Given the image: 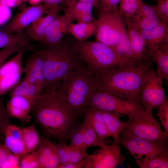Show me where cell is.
Listing matches in <instances>:
<instances>
[{"instance_id":"cell-21","label":"cell","mask_w":168,"mask_h":168,"mask_svg":"<svg viewBox=\"0 0 168 168\" xmlns=\"http://www.w3.org/2000/svg\"><path fill=\"white\" fill-rule=\"evenodd\" d=\"M54 144L58 159V166L68 163L80 162L86 159L88 155L86 147L68 145L62 141Z\"/></svg>"},{"instance_id":"cell-29","label":"cell","mask_w":168,"mask_h":168,"mask_svg":"<svg viewBox=\"0 0 168 168\" xmlns=\"http://www.w3.org/2000/svg\"><path fill=\"white\" fill-rule=\"evenodd\" d=\"M24 141L27 153L35 152L40 142V138L34 124L21 128Z\"/></svg>"},{"instance_id":"cell-27","label":"cell","mask_w":168,"mask_h":168,"mask_svg":"<svg viewBox=\"0 0 168 168\" xmlns=\"http://www.w3.org/2000/svg\"><path fill=\"white\" fill-rule=\"evenodd\" d=\"M97 24V20L87 22L72 23L69 27L68 33L77 40H85L94 34Z\"/></svg>"},{"instance_id":"cell-48","label":"cell","mask_w":168,"mask_h":168,"mask_svg":"<svg viewBox=\"0 0 168 168\" xmlns=\"http://www.w3.org/2000/svg\"><path fill=\"white\" fill-rule=\"evenodd\" d=\"M0 4L6 5L10 8L20 5L16 0H0Z\"/></svg>"},{"instance_id":"cell-41","label":"cell","mask_w":168,"mask_h":168,"mask_svg":"<svg viewBox=\"0 0 168 168\" xmlns=\"http://www.w3.org/2000/svg\"><path fill=\"white\" fill-rule=\"evenodd\" d=\"M39 168L38 159L34 152L28 153L21 159L19 168Z\"/></svg>"},{"instance_id":"cell-8","label":"cell","mask_w":168,"mask_h":168,"mask_svg":"<svg viewBox=\"0 0 168 168\" xmlns=\"http://www.w3.org/2000/svg\"><path fill=\"white\" fill-rule=\"evenodd\" d=\"M85 108L120 113L128 116L131 120L144 110L139 104L121 98L109 93L96 91L90 97Z\"/></svg>"},{"instance_id":"cell-40","label":"cell","mask_w":168,"mask_h":168,"mask_svg":"<svg viewBox=\"0 0 168 168\" xmlns=\"http://www.w3.org/2000/svg\"><path fill=\"white\" fill-rule=\"evenodd\" d=\"M157 115L160 120L164 132L168 136V101L166 100L157 109Z\"/></svg>"},{"instance_id":"cell-20","label":"cell","mask_w":168,"mask_h":168,"mask_svg":"<svg viewBox=\"0 0 168 168\" xmlns=\"http://www.w3.org/2000/svg\"><path fill=\"white\" fill-rule=\"evenodd\" d=\"M34 102L33 100L25 96H10L6 107L11 117L24 121L29 117Z\"/></svg>"},{"instance_id":"cell-43","label":"cell","mask_w":168,"mask_h":168,"mask_svg":"<svg viewBox=\"0 0 168 168\" xmlns=\"http://www.w3.org/2000/svg\"><path fill=\"white\" fill-rule=\"evenodd\" d=\"M12 15L10 7L0 4V27L3 26L10 19Z\"/></svg>"},{"instance_id":"cell-17","label":"cell","mask_w":168,"mask_h":168,"mask_svg":"<svg viewBox=\"0 0 168 168\" xmlns=\"http://www.w3.org/2000/svg\"><path fill=\"white\" fill-rule=\"evenodd\" d=\"M63 8L62 5L53 7L49 10L45 16H43L32 23L25 29L24 32L31 39L40 41Z\"/></svg>"},{"instance_id":"cell-42","label":"cell","mask_w":168,"mask_h":168,"mask_svg":"<svg viewBox=\"0 0 168 168\" xmlns=\"http://www.w3.org/2000/svg\"><path fill=\"white\" fill-rule=\"evenodd\" d=\"M24 48L17 45H13L5 47L0 50V68L5 61L11 55L21 51H26Z\"/></svg>"},{"instance_id":"cell-35","label":"cell","mask_w":168,"mask_h":168,"mask_svg":"<svg viewBox=\"0 0 168 168\" xmlns=\"http://www.w3.org/2000/svg\"><path fill=\"white\" fill-rule=\"evenodd\" d=\"M141 0H120L119 10L124 19L130 18L137 12Z\"/></svg>"},{"instance_id":"cell-45","label":"cell","mask_w":168,"mask_h":168,"mask_svg":"<svg viewBox=\"0 0 168 168\" xmlns=\"http://www.w3.org/2000/svg\"><path fill=\"white\" fill-rule=\"evenodd\" d=\"M120 0H100L99 8L104 10H110L118 8Z\"/></svg>"},{"instance_id":"cell-22","label":"cell","mask_w":168,"mask_h":168,"mask_svg":"<svg viewBox=\"0 0 168 168\" xmlns=\"http://www.w3.org/2000/svg\"><path fill=\"white\" fill-rule=\"evenodd\" d=\"M146 46L152 53L168 40L167 25L161 23L156 26L147 30H139Z\"/></svg>"},{"instance_id":"cell-15","label":"cell","mask_w":168,"mask_h":168,"mask_svg":"<svg viewBox=\"0 0 168 168\" xmlns=\"http://www.w3.org/2000/svg\"><path fill=\"white\" fill-rule=\"evenodd\" d=\"M74 20L68 12L58 16L53 22L44 36L40 41L45 47H51L59 43L68 33L69 27Z\"/></svg>"},{"instance_id":"cell-11","label":"cell","mask_w":168,"mask_h":168,"mask_svg":"<svg viewBox=\"0 0 168 168\" xmlns=\"http://www.w3.org/2000/svg\"><path fill=\"white\" fill-rule=\"evenodd\" d=\"M54 6L43 4L24 7L17 12L10 22L0 27V29L9 34L21 33L24 29L44 14H46Z\"/></svg>"},{"instance_id":"cell-33","label":"cell","mask_w":168,"mask_h":168,"mask_svg":"<svg viewBox=\"0 0 168 168\" xmlns=\"http://www.w3.org/2000/svg\"><path fill=\"white\" fill-rule=\"evenodd\" d=\"M113 50L117 57L120 60H135L132 53L127 31L124 34L119 43Z\"/></svg>"},{"instance_id":"cell-49","label":"cell","mask_w":168,"mask_h":168,"mask_svg":"<svg viewBox=\"0 0 168 168\" xmlns=\"http://www.w3.org/2000/svg\"><path fill=\"white\" fill-rule=\"evenodd\" d=\"M77 1H80L86 3L92 4L94 7H99V2L97 0H76Z\"/></svg>"},{"instance_id":"cell-53","label":"cell","mask_w":168,"mask_h":168,"mask_svg":"<svg viewBox=\"0 0 168 168\" xmlns=\"http://www.w3.org/2000/svg\"><path fill=\"white\" fill-rule=\"evenodd\" d=\"M1 96H0V98H1Z\"/></svg>"},{"instance_id":"cell-44","label":"cell","mask_w":168,"mask_h":168,"mask_svg":"<svg viewBox=\"0 0 168 168\" xmlns=\"http://www.w3.org/2000/svg\"><path fill=\"white\" fill-rule=\"evenodd\" d=\"M160 13V19L161 23L168 24V0H164L162 2L157 4Z\"/></svg>"},{"instance_id":"cell-5","label":"cell","mask_w":168,"mask_h":168,"mask_svg":"<svg viewBox=\"0 0 168 168\" xmlns=\"http://www.w3.org/2000/svg\"><path fill=\"white\" fill-rule=\"evenodd\" d=\"M74 45L81 58L93 74L129 61L120 59L111 48L97 41L75 39Z\"/></svg>"},{"instance_id":"cell-1","label":"cell","mask_w":168,"mask_h":168,"mask_svg":"<svg viewBox=\"0 0 168 168\" xmlns=\"http://www.w3.org/2000/svg\"><path fill=\"white\" fill-rule=\"evenodd\" d=\"M30 113L47 138L66 143L70 134L80 124V115L55 89L43 92L35 101Z\"/></svg>"},{"instance_id":"cell-14","label":"cell","mask_w":168,"mask_h":168,"mask_svg":"<svg viewBox=\"0 0 168 168\" xmlns=\"http://www.w3.org/2000/svg\"><path fill=\"white\" fill-rule=\"evenodd\" d=\"M23 72L24 78L35 85L42 93L45 80L44 74V61L40 51L35 52L26 59Z\"/></svg>"},{"instance_id":"cell-38","label":"cell","mask_w":168,"mask_h":168,"mask_svg":"<svg viewBox=\"0 0 168 168\" xmlns=\"http://www.w3.org/2000/svg\"><path fill=\"white\" fill-rule=\"evenodd\" d=\"M135 14L141 17L156 16L160 19V13L158 7L148 4L142 0H141L139 8Z\"/></svg>"},{"instance_id":"cell-13","label":"cell","mask_w":168,"mask_h":168,"mask_svg":"<svg viewBox=\"0 0 168 168\" xmlns=\"http://www.w3.org/2000/svg\"><path fill=\"white\" fill-rule=\"evenodd\" d=\"M25 52L20 51L0 68V96H3L20 82L23 72V57Z\"/></svg>"},{"instance_id":"cell-19","label":"cell","mask_w":168,"mask_h":168,"mask_svg":"<svg viewBox=\"0 0 168 168\" xmlns=\"http://www.w3.org/2000/svg\"><path fill=\"white\" fill-rule=\"evenodd\" d=\"M4 135V145L12 153L21 158L28 153L21 128L14 124H10L5 128Z\"/></svg>"},{"instance_id":"cell-50","label":"cell","mask_w":168,"mask_h":168,"mask_svg":"<svg viewBox=\"0 0 168 168\" xmlns=\"http://www.w3.org/2000/svg\"><path fill=\"white\" fill-rule=\"evenodd\" d=\"M25 1H28L29 2L33 5H38L41 2V0H24Z\"/></svg>"},{"instance_id":"cell-34","label":"cell","mask_w":168,"mask_h":168,"mask_svg":"<svg viewBox=\"0 0 168 168\" xmlns=\"http://www.w3.org/2000/svg\"><path fill=\"white\" fill-rule=\"evenodd\" d=\"M128 18L133 26L139 30H149L161 23L160 18L156 16L141 17L135 14Z\"/></svg>"},{"instance_id":"cell-25","label":"cell","mask_w":168,"mask_h":168,"mask_svg":"<svg viewBox=\"0 0 168 168\" xmlns=\"http://www.w3.org/2000/svg\"><path fill=\"white\" fill-rule=\"evenodd\" d=\"M81 114L88 120L102 140L103 141L104 138L110 136L107 129L100 110L96 108H85L82 110Z\"/></svg>"},{"instance_id":"cell-52","label":"cell","mask_w":168,"mask_h":168,"mask_svg":"<svg viewBox=\"0 0 168 168\" xmlns=\"http://www.w3.org/2000/svg\"><path fill=\"white\" fill-rule=\"evenodd\" d=\"M97 0L98 2H99V1H100V0Z\"/></svg>"},{"instance_id":"cell-18","label":"cell","mask_w":168,"mask_h":168,"mask_svg":"<svg viewBox=\"0 0 168 168\" xmlns=\"http://www.w3.org/2000/svg\"><path fill=\"white\" fill-rule=\"evenodd\" d=\"M33 152L37 157L39 168H57L59 161L54 144L48 138L41 137L37 148Z\"/></svg>"},{"instance_id":"cell-6","label":"cell","mask_w":168,"mask_h":168,"mask_svg":"<svg viewBox=\"0 0 168 168\" xmlns=\"http://www.w3.org/2000/svg\"><path fill=\"white\" fill-rule=\"evenodd\" d=\"M98 12L94 34L96 40L113 50L127 32L125 19L118 7L110 10L99 8Z\"/></svg>"},{"instance_id":"cell-3","label":"cell","mask_w":168,"mask_h":168,"mask_svg":"<svg viewBox=\"0 0 168 168\" xmlns=\"http://www.w3.org/2000/svg\"><path fill=\"white\" fill-rule=\"evenodd\" d=\"M39 51L44 61L45 85L43 92L55 90L66 76L86 64L75 48L74 40L63 38L56 45Z\"/></svg>"},{"instance_id":"cell-12","label":"cell","mask_w":168,"mask_h":168,"mask_svg":"<svg viewBox=\"0 0 168 168\" xmlns=\"http://www.w3.org/2000/svg\"><path fill=\"white\" fill-rule=\"evenodd\" d=\"M125 158L119 145L113 143L105 147H100L85 159L84 168H114L122 165Z\"/></svg>"},{"instance_id":"cell-23","label":"cell","mask_w":168,"mask_h":168,"mask_svg":"<svg viewBox=\"0 0 168 168\" xmlns=\"http://www.w3.org/2000/svg\"><path fill=\"white\" fill-rule=\"evenodd\" d=\"M100 110L107 129L113 138L114 143L119 145L120 134L127 124V122L121 121L120 118L126 115L120 113Z\"/></svg>"},{"instance_id":"cell-2","label":"cell","mask_w":168,"mask_h":168,"mask_svg":"<svg viewBox=\"0 0 168 168\" xmlns=\"http://www.w3.org/2000/svg\"><path fill=\"white\" fill-rule=\"evenodd\" d=\"M153 62L129 61L94 74L97 84L96 91L139 104L143 81L147 73L152 68Z\"/></svg>"},{"instance_id":"cell-30","label":"cell","mask_w":168,"mask_h":168,"mask_svg":"<svg viewBox=\"0 0 168 168\" xmlns=\"http://www.w3.org/2000/svg\"><path fill=\"white\" fill-rule=\"evenodd\" d=\"M84 133V146L88 148L92 146L105 147L104 143L94 129L88 120L84 118L82 123Z\"/></svg>"},{"instance_id":"cell-37","label":"cell","mask_w":168,"mask_h":168,"mask_svg":"<svg viewBox=\"0 0 168 168\" xmlns=\"http://www.w3.org/2000/svg\"><path fill=\"white\" fill-rule=\"evenodd\" d=\"M69 140L70 141V145L72 146L86 147L84 146V133L82 123L72 131L70 135Z\"/></svg>"},{"instance_id":"cell-16","label":"cell","mask_w":168,"mask_h":168,"mask_svg":"<svg viewBox=\"0 0 168 168\" xmlns=\"http://www.w3.org/2000/svg\"><path fill=\"white\" fill-rule=\"evenodd\" d=\"M127 33L132 53L135 59L140 62L152 61V53L146 46L138 30L128 18L125 19Z\"/></svg>"},{"instance_id":"cell-28","label":"cell","mask_w":168,"mask_h":168,"mask_svg":"<svg viewBox=\"0 0 168 168\" xmlns=\"http://www.w3.org/2000/svg\"><path fill=\"white\" fill-rule=\"evenodd\" d=\"M9 91L10 96H22L30 98L35 101L42 93L35 85L24 78Z\"/></svg>"},{"instance_id":"cell-46","label":"cell","mask_w":168,"mask_h":168,"mask_svg":"<svg viewBox=\"0 0 168 168\" xmlns=\"http://www.w3.org/2000/svg\"><path fill=\"white\" fill-rule=\"evenodd\" d=\"M77 1L76 0H41V2L54 6L65 5L67 7L69 6Z\"/></svg>"},{"instance_id":"cell-36","label":"cell","mask_w":168,"mask_h":168,"mask_svg":"<svg viewBox=\"0 0 168 168\" xmlns=\"http://www.w3.org/2000/svg\"><path fill=\"white\" fill-rule=\"evenodd\" d=\"M168 151L150 158L146 161L141 168H168Z\"/></svg>"},{"instance_id":"cell-24","label":"cell","mask_w":168,"mask_h":168,"mask_svg":"<svg viewBox=\"0 0 168 168\" xmlns=\"http://www.w3.org/2000/svg\"><path fill=\"white\" fill-rule=\"evenodd\" d=\"M31 39L24 32L21 33L9 34L0 29V49L17 45L32 53L35 52V47L30 41Z\"/></svg>"},{"instance_id":"cell-51","label":"cell","mask_w":168,"mask_h":168,"mask_svg":"<svg viewBox=\"0 0 168 168\" xmlns=\"http://www.w3.org/2000/svg\"><path fill=\"white\" fill-rule=\"evenodd\" d=\"M157 2V4H160L164 0H156Z\"/></svg>"},{"instance_id":"cell-9","label":"cell","mask_w":168,"mask_h":168,"mask_svg":"<svg viewBox=\"0 0 168 168\" xmlns=\"http://www.w3.org/2000/svg\"><path fill=\"white\" fill-rule=\"evenodd\" d=\"M123 131L147 140L168 143V136L162 130L152 114L144 110L133 119L128 120Z\"/></svg>"},{"instance_id":"cell-39","label":"cell","mask_w":168,"mask_h":168,"mask_svg":"<svg viewBox=\"0 0 168 168\" xmlns=\"http://www.w3.org/2000/svg\"><path fill=\"white\" fill-rule=\"evenodd\" d=\"M11 116L5 106L3 96L0 99V138L4 135L6 128L10 124Z\"/></svg>"},{"instance_id":"cell-10","label":"cell","mask_w":168,"mask_h":168,"mask_svg":"<svg viewBox=\"0 0 168 168\" xmlns=\"http://www.w3.org/2000/svg\"><path fill=\"white\" fill-rule=\"evenodd\" d=\"M163 87V80L152 68L146 75L142 85L139 104L147 112L152 114L166 100Z\"/></svg>"},{"instance_id":"cell-31","label":"cell","mask_w":168,"mask_h":168,"mask_svg":"<svg viewBox=\"0 0 168 168\" xmlns=\"http://www.w3.org/2000/svg\"><path fill=\"white\" fill-rule=\"evenodd\" d=\"M153 61L157 65V76L162 79H168V52L157 49L152 54Z\"/></svg>"},{"instance_id":"cell-47","label":"cell","mask_w":168,"mask_h":168,"mask_svg":"<svg viewBox=\"0 0 168 168\" xmlns=\"http://www.w3.org/2000/svg\"><path fill=\"white\" fill-rule=\"evenodd\" d=\"M85 159L77 162H70L59 165L57 168H84Z\"/></svg>"},{"instance_id":"cell-7","label":"cell","mask_w":168,"mask_h":168,"mask_svg":"<svg viewBox=\"0 0 168 168\" xmlns=\"http://www.w3.org/2000/svg\"><path fill=\"white\" fill-rule=\"evenodd\" d=\"M120 144L133 156L139 168L148 159L168 151V143L154 141L136 136L128 132H122Z\"/></svg>"},{"instance_id":"cell-26","label":"cell","mask_w":168,"mask_h":168,"mask_svg":"<svg viewBox=\"0 0 168 168\" xmlns=\"http://www.w3.org/2000/svg\"><path fill=\"white\" fill-rule=\"evenodd\" d=\"M93 7L91 3L77 1L67 7L65 11L77 22H87L93 21L92 13Z\"/></svg>"},{"instance_id":"cell-4","label":"cell","mask_w":168,"mask_h":168,"mask_svg":"<svg viewBox=\"0 0 168 168\" xmlns=\"http://www.w3.org/2000/svg\"><path fill=\"white\" fill-rule=\"evenodd\" d=\"M97 89L95 75L85 64L66 76L55 90L64 97L73 110L80 115Z\"/></svg>"},{"instance_id":"cell-32","label":"cell","mask_w":168,"mask_h":168,"mask_svg":"<svg viewBox=\"0 0 168 168\" xmlns=\"http://www.w3.org/2000/svg\"><path fill=\"white\" fill-rule=\"evenodd\" d=\"M21 159L0 143V168H19Z\"/></svg>"}]
</instances>
